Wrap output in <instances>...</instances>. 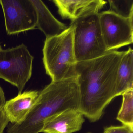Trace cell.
Listing matches in <instances>:
<instances>
[{
  "label": "cell",
  "instance_id": "cell-10",
  "mask_svg": "<svg viewBox=\"0 0 133 133\" xmlns=\"http://www.w3.org/2000/svg\"><path fill=\"white\" fill-rule=\"evenodd\" d=\"M53 2L62 18L69 19L71 22L88 11L102 9L106 3L101 0H54Z\"/></svg>",
  "mask_w": 133,
  "mask_h": 133
},
{
  "label": "cell",
  "instance_id": "cell-5",
  "mask_svg": "<svg viewBox=\"0 0 133 133\" xmlns=\"http://www.w3.org/2000/svg\"><path fill=\"white\" fill-rule=\"evenodd\" d=\"M34 57L22 44L0 50V78L17 88L21 94L32 74Z\"/></svg>",
  "mask_w": 133,
  "mask_h": 133
},
{
  "label": "cell",
  "instance_id": "cell-4",
  "mask_svg": "<svg viewBox=\"0 0 133 133\" xmlns=\"http://www.w3.org/2000/svg\"><path fill=\"white\" fill-rule=\"evenodd\" d=\"M101 9L88 11L71 22L74 25V48L77 62L95 59L108 52L100 28Z\"/></svg>",
  "mask_w": 133,
  "mask_h": 133
},
{
  "label": "cell",
  "instance_id": "cell-16",
  "mask_svg": "<svg viewBox=\"0 0 133 133\" xmlns=\"http://www.w3.org/2000/svg\"><path fill=\"white\" fill-rule=\"evenodd\" d=\"M9 121L6 115L3 107L0 108V133H3L9 123Z\"/></svg>",
  "mask_w": 133,
  "mask_h": 133
},
{
  "label": "cell",
  "instance_id": "cell-13",
  "mask_svg": "<svg viewBox=\"0 0 133 133\" xmlns=\"http://www.w3.org/2000/svg\"><path fill=\"white\" fill-rule=\"evenodd\" d=\"M123 96L122 105L117 117V119L123 125L133 129V88L124 92Z\"/></svg>",
  "mask_w": 133,
  "mask_h": 133
},
{
  "label": "cell",
  "instance_id": "cell-11",
  "mask_svg": "<svg viewBox=\"0 0 133 133\" xmlns=\"http://www.w3.org/2000/svg\"><path fill=\"white\" fill-rule=\"evenodd\" d=\"M37 13L36 27L45 35L46 38L58 35L68 27L57 20L42 1L31 0Z\"/></svg>",
  "mask_w": 133,
  "mask_h": 133
},
{
  "label": "cell",
  "instance_id": "cell-3",
  "mask_svg": "<svg viewBox=\"0 0 133 133\" xmlns=\"http://www.w3.org/2000/svg\"><path fill=\"white\" fill-rule=\"evenodd\" d=\"M74 25L58 35L46 39L43 49L46 74L57 81L77 76V61L74 48Z\"/></svg>",
  "mask_w": 133,
  "mask_h": 133
},
{
  "label": "cell",
  "instance_id": "cell-17",
  "mask_svg": "<svg viewBox=\"0 0 133 133\" xmlns=\"http://www.w3.org/2000/svg\"><path fill=\"white\" fill-rule=\"evenodd\" d=\"M6 102L4 92L3 89L0 86V106L4 107Z\"/></svg>",
  "mask_w": 133,
  "mask_h": 133
},
{
  "label": "cell",
  "instance_id": "cell-18",
  "mask_svg": "<svg viewBox=\"0 0 133 133\" xmlns=\"http://www.w3.org/2000/svg\"><path fill=\"white\" fill-rule=\"evenodd\" d=\"M1 49H2V47H1V46L0 45V50Z\"/></svg>",
  "mask_w": 133,
  "mask_h": 133
},
{
  "label": "cell",
  "instance_id": "cell-1",
  "mask_svg": "<svg viewBox=\"0 0 133 133\" xmlns=\"http://www.w3.org/2000/svg\"><path fill=\"white\" fill-rule=\"evenodd\" d=\"M125 51H109L90 60L77 62L76 74L80 110L91 122L99 120L116 96L118 68Z\"/></svg>",
  "mask_w": 133,
  "mask_h": 133
},
{
  "label": "cell",
  "instance_id": "cell-14",
  "mask_svg": "<svg viewBox=\"0 0 133 133\" xmlns=\"http://www.w3.org/2000/svg\"><path fill=\"white\" fill-rule=\"evenodd\" d=\"M109 11L124 18H133V0H109Z\"/></svg>",
  "mask_w": 133,
  "mask_h": 133
},
{
  "label": "cell",
  "instance_id": "cell-9",
  "mask_svg": "<svg viewBox=\"0 0 133 133\" xmlns=\"http://www.w3.org/2000/svg\"><path fill=\"white\" fill-rule=\"evenodd\" d=\"M39 92L25 91L7 101L3 107L11 123L19 124L24 121L36 102Z\"/></svg>",
  "mask_w": 133,
  "mask_h": 133
},
{
  "label": "cell",
  "instance_id": "cell-2",
  "mask_svg": "<svg viewBox=\"0 0 133 133\" xmlns=\"http://www.w3.org/2000/svg\"><path fill=\"white\" fill-rule=\"evenodd\" d=\"M69 109L80 110L77 76L52 81L39 92L36 102L24 121L10 123L7 133H40L47 119Z\"/></svg>",
  "mask_w": 133,
  "mask_h": 133
},
{
  "label": "cell",
  "instance_id": "cell-15",
  "mask_svg": "<svg viewBox=\"0 0 133 133\" xmlns=\"http://www.w3.org/2000/svg\"><path fill=\"white\" fill-rule=\"evenodd\" d=\"M133 129L130 127L123 125L107 127L104 129L103 133H133Z\"/></svg>",
  "mask_w": 133,
  "mask_h": 133
},
{
  "label": "cell",
  "instance_id": "cell-7",
  "mask_svg": "<svg viewBox=\"0 0 133 133\" xmlns=\"http://www.w3.org/2000/svg\"><path fill=\"white\" fill-rule=\"evenodd\" d=\"M133 18H124L108 11L99 13V23L107 51L133 42Z\"/></svg>",
  "mask_w": 133,
  "mask_h": 133
},
{
  "label": "cell",
  "instance_id": "cell-19",
  "mask_svg": "<svg viewBox=\"0 0 133 133\" xmlns=\"http://www.w3.org/2000/svg\"><path fill=\"white\" fill-rule=\"evenodd\" d=\"M1 107H2V106H0V108H1Z\"/></svg>",
  "mask_w": 133,
  "mask_h": 133
},
{
  "label": "cell",
  "instance_id": "cell-8",
  "mask_svg": "<svg viewBox=\"0 0 133 133\" xmlns=\"http://www.w3.org/2000/svg\"><path fill=\"white\" fill-rule=\"evenodd\" d=\"M84 115L79 110L69 109L47 119L41 132L73 133L81 130L85 122Z\"/></svg>",
  "mask_w": 133,
  "mask_h": 133
},
{
  "label": "cell",
  "instance_id": "cell-12",
  "mask_svg": "<svg viewBox=\"0 0 133 133\" xmlns=\"http://www.w3.org/2000/svg\"><path fill=\"white\" fill-rule=\"evenodd\" d=\"M131 88H133V50L130 47L125 51L118 68L116 96Z\"/></svg>",
  "mask_w": 133,
  "mask_h": 133
},
{
  "label": "cell",
  "instance_id": "cell-6",
  "mask_svg": "<svg viewBox=\"0 0 133 133\" xmlns=\"http://www.w3.org/2000/svg\"><path fill=\"white\" fill-rule=\"evenodd\" d=\"M0 5L8 35L18 34L36 28L37 13L31 0H0Z\"/></svg>",
  "mask_w": 133,
  "mask_h": 133
}]
</instances>
